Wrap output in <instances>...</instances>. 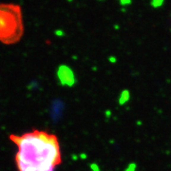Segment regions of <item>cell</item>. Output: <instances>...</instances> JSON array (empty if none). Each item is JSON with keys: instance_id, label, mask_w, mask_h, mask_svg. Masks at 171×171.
<instances>
[{"instance_id": "obj_1", "label": "cell", "mask_w": 171, "mask_h": 171, "mask_svg": "<svg viewBox=\"0 0 171 171\" xmlns=\"http://www.w3.org/2000/svg\"><path fill=\"white\" fill-rule=\"evenodd\" d=\"M18 147L15 162L18 171H54L62 162L59 140L45 131L33 130L10 135Z\"/></svg>"}, {"instance_id": "obj_2", "label": "cell", "mask_w": 171, "mask_h": 171, "mask_svg": "<svg viewBox=\"0 0 171 171\" xmlns=\"http://www.w3.org/2000/svg\"><path fill=\"white\" fill-rule=\"evenodd\" d=\"M24 33L22 12L20 6L11 3L0 4V42L14 45Z\"/></svg>"}, {"instance_id": "obj_3", "label": "cell", "mask_w": 171, "mask_h": 171, "mask_svg": "<svg viewBox=\"0 0 171 171\" xmlns=\"http://www.w3.org/2000/svg\"><path fill=\"white\" fill-rule=\"evenodd\" d=\"M57 77L63 86H72L75 83V76L73 71L66 65H61L57 70Z\"/></svg>"}]
</instances>
